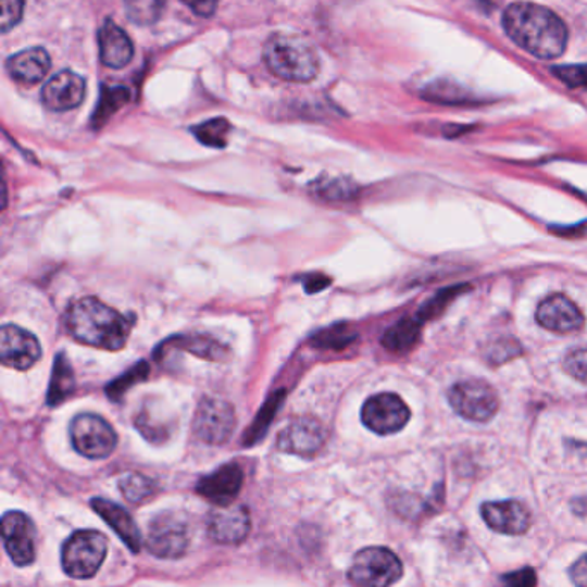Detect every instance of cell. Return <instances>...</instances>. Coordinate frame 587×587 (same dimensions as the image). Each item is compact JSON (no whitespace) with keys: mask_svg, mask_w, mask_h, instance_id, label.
Wrapping results in <instances>:
<instances>
[{"mask_svg":"<svg viewBox=\"0 0 587 587\" xmlns=\"http://www.w3.org/2000/svg\"><path fill=\"white\" fill-rule=\"evenodd\" d=\"M503 26L513 42L534 58L554 59L565 52L569 32L553 11L533 2H515L504 11Z\"/></svg>","mask_w":587,"mask_h":587,"instance_id":"cell-1","label":"cell"},{"mask_svg":"<svg viewBox=\"0 0 587 587\" xmlns=\"http://www.w3.org/2000/svg\"><path fill=\"white\" fill-rule=\"evenodd\" d=\"M67 332L79 344L116 352L125 347L133 321L99 298H78L66 314Z\"/></svg>","mask_w":587,"mask_h":587,"instance_id":"cell-2","label":"cell"},{"mask_svg":"<svg viewBox=\"0 0 587 587\" xmlns=\"http://www.w3.org/2000/svg\"><path fill=\"white\" fill-rule=\"evenodd\" d=\"M262 58L271 73L286 82L307 84L319 73L317 52L305 38L298 35H273L265 42Z\"/></svg>","mask_w":587,"mask_h":587,"instance_id":"cell-3","label":"cell"},{"mask_svg":"<svg viewBox=\"0 0 587 587\" xmlns=\"http://www.w3.org/2000/svg\"><path fill=\"white\" fill-rule=\"evenodd\" d=\"M108 557V538L99 530H76L63 546L61 562L73 579H91Z\"/></svg>","mask_w":587,"mask_h":587,"instance_id":"cell-4","label":"cell"},{"mask_svg":"<svg viewBox=\"0 0 587 587\" xmlns=\"http://www.w3.org/2000/svg\"><path fill=\"white\" fill-rule=\"evenodd\" d=\"M403 574V565L394 551L373 546L359 551L353 559L348 577L357 586L385 587L397 583Z\"/></svg>","mask_w":587,"mask_h":587,"instance_id":"cell-5","label":"cell"},{"mask_svg":"<svg viewBox=\"0 0 587 587\" xmlns=\"http://www.w3.org/2000/svg\"><path fill=\"white\" fill-rule=\"evenodd\" d=\"M70 436L79 455L91 460L105 459L117 447L116 430L100 415H76L71 422Z\"/></svg>","mask_w":587,"mask_h":587,"instance_id":"cell-6","label":"cell"},{"mask_svg":"<svg viewBox=\"0 0 587 587\" xmlns=\"http://www.w3.org/2000/svg\"><path fill=\"white\" fill-rule=\"evenodd\" d=\"M190 545L188 522L174 512L158 513L150 521L147 548L158 559L176 560L187 553Z\"/></svg>","mask_w":587,"mask_h":587,"instance_id":"cell-7","label":"cell"},{"mask_svg":"<svg viewBox=\"0 0 587 587\" xmlns=\"http://www.w3.org/2000/svg\"><path fill=\"white\" fill-rule=\"evenodd\" d=\"M451 407L471 422H489L500 409L497 391L484 380H463L450 389Z\"/></svg>","mask_w":587,"mask_h":587,"instance_id":"cell-8","label":"cell"},{"mask_svg":"<svg viewBox=\"0 0 587 587\" xmlns=\"http://www.w3.org/2000/svg\"><path fill=\"white\" fill-rule=\"evenodd\" d=\"M236 415L232 403L220 397H205L193 419L197 438L209 445H224L235 430Z\"/></svg>","mask_w":587,"mask_h":587,"instance_id":"cell-9","label":"cell"},{"mask_svg":"<svg viewBox=\"0 0 587 587\" xmlns=\"http://www.w3.org/2000/svg\"><path fill=\"white\" fill-rule=\"evenodd\" d=\"M2 541L9 559L17 566H28L37 559V527L23 512H8L2 517Z\"/></svg>","mask_w":587,"mask_h":587,"instance_id":"cell-10","label":"cell"},{"mask_svg":"<svg viewBox=\"0 0 587 587\" xmlns=\"http://www.w3.org/2000/svg\"><path fill=\"white\" fill-rule=\"evenodd\" d=\"M410 409L398 395L380 394L369 398L362 409V422L376 435H395L407 426Z\"/></svg>","mask_w":587,"mask_h":587,"instance_id":"cell-11","label":"cell"},{"mask_svg":"<svg viewBox=\"0 0 587 587\" xmlns=\"http://www.w3.org/2000/svg\"><path fill=\"white\" fill-rule=\"evenodd\" d=\"M208 533L220 545H240L249 538V510L243 504H215L209 513Z\"/></svg>","mask_w":587,"mask_h":587,"instance_id":"cell-12","label":"cell"},{"mask_svg":"<svg viewBox=\"0 0 587 587\" xmlns=\"http://www.w3.org/2000/svg\"><path fill=\"white\" fill-rule=\"evenodd\" d=\"M42 357L37 336L14 324H5L0 333V360L5 367L26 371Z\"/></svg>","mask_w":587,"mask_h":587,"instance_id":"cell-13","label":"cell"},{"mask_svg":"<svg viewBox=\"0 0 587 587\" xmlns=\"http://www.w3.org/2000/svg\"><path fill=\"white\" fill-rule=\"evenodd\" d=\"M326 439L323 424L312 417H300L282 430L277 448L291 455L312 457L321 450Z\"/></svg>","mask_w":587,"mask_h":587,"instance_id":"cell-14","label":"cell"},{"mask_svg":"<svg viewBox=\"0 0 587 587\" xmlns=\"http://www.w3.org/2000/svg\"><path fill=\"white\" fill-rule=\"evenodd\" d=\"M85 90V79L73 71L64 70L47 82L42 90V102L50 111H71L84 102Z\"/></svg>","mask_w":587,"mask_h":587,"instance_id":"cell-15","label":"cell"},{"mask_svg":"<svg viewBox=\"0 0 587 587\" xmlns=\"http://www.w3.org/2000/svg\"><path fill=\"white\" fill-rule=\"evenodd\" d=\"M484 522L495 533L519 536L530 527V513L521 501H489L480 507Z\"/></svg>","mask_w":587,"mask_h":587,"instance_id":"cell-16","label":"cell"},{"mask_svg":"<svg viewBox=\"0 0 587 587\" xmlns=\"http://www.w3.org/2000/svg\"><path fill=\"white\" fill-rule=\"evenodd\" d=\"M536 319L546 329L553 333L579 332L584 326V315L579 307L575 305L565 295H553L546 298L536 312Z\"/></svg>","mask_w":587,"mask_h":587,"instance_id":"cell-17","label":"cell"},{"mask_svg":"<svg viewBox=\"0 0 587 587\" xmlns=\"http://www.w3.org/2000/svg\"><path fill=\"white\" fill-rule=\"evenodd\" d=\"M241 484L243 471L238 463L232 462L202 477L197 484V492L214 504H229L238 497Z\"/></svg>","mask_w":587,"mask_h":587,"instance_id":"cell-18","label":"cell"},{"mask_svg":"<svg viewBox=\"0 0 587 587\" xmlns=\"http://www.w3.org/2000/svg\"><path fill=\"white\" fill-rule=\"evenodd\" d=\"M50 66H52V61H50L49 52L42 47L22 50L11 55L5 63L11 78L16 84L26 85V87L40 84L49 75Z\"/></svg>","mask_w":587,"mask_h":587,"instance_id":"cell-19","label":"cell"},{"mask_svg":"<svg viewBox=\"0 0 587 587\" xmlns=\"http://www.w3.org/2000/svg\"><path fill=\"white\" fill-rule=\"evenodd\" d=\"M100 61L112 70H121L132 63L135 47L125 29L114 22H105L99 32Z\"/></svg>","mask_w":587,"mask_h":587,"instance_id":"cell-20","label":"cell"},{"mask_svg":"<svg viewBox=\"0 0 587 587\" xmlns=\"http://www.w3.org/2000/svg\"><path fill=\"white\" fill-rule=\"evenodd\" d=\"M91 509L104 519L105 524L120 536L121 541L128 546L129 551L138 553L141 548V534L138 525L133 521L132 515L120 504L104 500V498H93Z\"/></svg>","mask_w":587,"mask_h":587,"instance_id":"cell-21","label":"cell"},{"mask_svg":"<svg viewBox=\"0 0 587 587\" xmlns=\"http://www.w3.org/2000/svg\"><path fill=\"white\" fill-rule=\"evenodd\" d=\"M137 429L149 441L164 442L170 438L171 433H173L174 419L161 412L150 401L149 405L141 407L140 414L137 415Z\"/></svg>","mask_w":587,"mask_h":587,"instance_id":"cell-22","label":"cell"},{"mask_svg":"<svg viewBox=\"0 0 587 587\" xmlns=\"http://www.w3.org/2000/svg\"><path fill=\"white\" fill-rule=\"evenodd\" d=\"M75 373L71 367L70 360L64 353H59L54 360L52 377H50L49 394H47V403L50 407H58L75 391Z\"/></svg>","mask_w":587,"mask_h":587,"instance_id":"cell-23","label":"cell"},{"mask_svg":"<svg viewBox=\"0 0 587 587\" xmlns=\"http://www.w3.org/2000/svg\"><path fill=\"white\" fill-rule=\"evenodd\" d=\"M421 314L419 317L401 319L400 323L389 327L383 336V345L391 352H409L414 347L421 336Z\"/></svg>","mask_w":587,"mask_h":587,"instance_id":"cell-24","label":"cell"},{"mask_svg":"<svg viewBox=\"0 0 587 587\" xmlns=\"http://www.w3.org/2000/svg\"><path fill=\"white\" fill-rule=\"evenodd\" d=\"M166 0H126V14L135 25L149 26L161 20Z\"/></svg>","mask_w":587,"mask_h":587,"instance_id":"cell-25","label":"cell"},{"mask_svg":"<svg viewBox=\"0 0 587 587\" xmlns=\"http://www.w3.org/2000/svg\"><path fill=\"white\" fill-rule=\"evenodd\" d=\"M147 376H149V364L141 360L138 364L133 365L128 373L112 380L111 385L105 388V394L112 401H120L129 388L147 379Z\"/></svg>","mask_w":587,"mask_h":587,"instance_id":"cell-26","label":"cell"},{"mask_svg":"<svg viewBox=\"0 0 587 587\" xmlns=\"http://www.w3.org/2000/svg\"><path fill=\"white\" fill-rule=\"evenodd\" d=\"M120 489L129 503H141L153 495V483L141 474H126L120 479Z\"/></svg>","mask_w":587,"mask_h":587,"instance_id":"cell-27","label":"cell"},{"mask_svg":"<svg viewBox=\"0 0 587 587\" xmlns=\"http://www.w3.org/2000/svg\"><path fill=\"white\" fill-rule=\"evenodd\" d=\"M185 350H188L195 355L203 357L209 360H223L228 350L223 345L217 344L214 339L205 338V336H193V338H182L179 341Z\"/></svg>","mask_w":587,"mask_h":587,"instance_id":"cell-28","label":"cell"},{"mask_svg":"<svg viewBox=\"0 0 587 587\" xmlns=\"http://www.w3.org/2000/svg\"><path fill=\"white\" fill-rule=\"evenodd\" d=\"M283 398H285V395H283L282 391V394H274L273 397L267 400L264 409L261 410V414L255 419V424H253L252 429L247 430L245 442H250V445H252V442H255L257 439L264 435L265 429L270 427L271 421H273L274 415H276L277 409L282 405Z\"/></svg>","mask_w":587,"mask_h":587,"instance_id":"cell-29","label":"cell"},{"mask_svg":"<svg viewBox=\"0 0 587 587\" xmlns=\"http://www.w3.org/2000/svg\"><path fill=\"white\" fill-rule=\"evenodd\" d=\"M355 333L350 332L347 326H333L324 329L314 338V345L319 348H338L347 347L352 344Z\"/></svg>","mask_w":587,"mask_h":587,"instance_id":"cell-30","label":"cell"},{"mask_svg":"<svg viewBox=\"0 0 587 587\" xmlns=\"http://www.w3.org/2000/svg\"><path fill=\"white\" fill-rule=\"evenodd\" d=\"M228 121L224 120L209 121V123H205V125L195 129V133H197V137L200 138V141H203V143H208V146L212 147L224 146V143H226V135H228Z\"/></svg>","mask_w":587,"mask_h":587,"instance_id":"cell-31","label":"cell"},{"mask_svg":"<svg viewBox=\"0 0 587 587\" xmlns=\"http://www.w3.org/2000/svg\"><path fill=\"white\" fill-rule=\"evenodd\" d=\"M2 16H0V29L8 34L17 23L22 22L25 13V0H0Z\"/></svg>","mask_w":587,"mask_h":587,"instance_id":"cell-32","label":"cell"},{"mask_svg":"<svg viewBox=\"0 0 587 587\" xmlns=\"http://www.w3.org/2000/svg\"><path fill=\"white\" fill-rule=\"evenodd\" d=\"M565 371L571 374L574 379L587 380V348H577L572 350L569 355L565 357Z\"/></svg>","mask_w":587,"mask_h":587,"instance_id":"cell-33","label":"cell"},{"mask_svg":"<svg viewBox=\"0 0 587 587\" xmlns=\"http://www.w3.org/2000/svg\"><path fill=\"white\" fill-rule=\"evenodd\" d=\"M519 352H521V347L513 339H500L489 350V360L495 364H501V362H507L512 357L519 355Z\"/></svg>","mask_w":587,"mask_h":587,"instance_id":"cell-34","label":"cell"},{"mask_svg":"<svg viewBox=\"0 0 587 587\" xmlns=\"http://www.w3.org/2000/svg\"><path fill=\"white\" fill-rule=\"evenodd\" d=\"M554 75L562 78L569 87H580L587 85V66H565L557 67Z\"/></svg>","mask_w":587,"mask_h":587,"instance_id":"cell-35","label":"cell"},{"mask_svg":"<svg viewBox=\"0 0 587 587\" xmlns=\"http://www.w3.org/2000/svg\"><path fill=\"white\" fill-rule=\"evenodd\" d=\"M197 16L211 17L220 8L221 0H182Z\"/></svg>","mask_w":587,"mask_h":587,"instance_id":"cell-36","label":"cell"},{"mask_svg":"<svg viewBox=\"0 0 587 587\" xmlns=\"http://www.w3.org/2000/svg\"><path fill=\"white\" fill-rule=\"evenodd\" d=\"M503 583L513 587H529L536 584V574L533 569H524V571L512 572V574L504 575Z\"/></svg>","mask_w":587,"mask_h":587,"instance_id":"cell-37","label":"cell"},{"mask_svg":"<svg viewBox=\"0 0 587 587\" xmlns=\"http://www.w3.org/2000/svg\"><path fill=\"white\" fill-rule=\"evenodd\" d=\"M571 577L575 586L587 587V554L574 563L571 569Z\"/></svg>","mask_w":587,"mask_h":587,"instance_id":"cell-38","label":"cell"},{"mask_svg":"<svg viewBox=\"0 0 587 587\" xmlns=\"http://www.w3.org/2000/svg\"><path fill=\"white\" fill-rule=\"evenodd\" d=\"M329 285V277L321 276V274H314L311 279H307L305 286L309 294H315V291H321Z\"/></svg>","mask_w":587,"mask_h":587,"instance_id":"cell-39","label":"cell"}]
</instances>
